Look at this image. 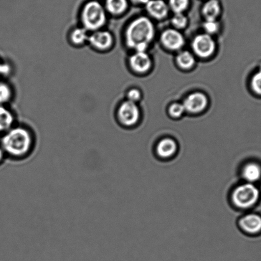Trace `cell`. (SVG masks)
Listing matches in <instances>:
<instances>
[{"mask_svg": "<svg viewBox=\"0 0 261 261\" xmlns=\"http://www.w3.org/2000/svg\"><path fill=\"white\" fill-rule=\"evenodd\" d=\"M0 146L6 156L15 161L29 158L35 148L34 134L24 126H13L5 133Z\"/></svg>", "mask_w": 261, "mask_h": 261, "instance_id": "1", "label": "cell"}, {"mask_svg": "<svg viewBox=\"0 0 261 261\" xmlns=\"http://www.w3.org/2000/svg\"><path fill=\"white\" fill-rule=\"evenodd\" d=\"M153 23L147 17H141L132 22L126 30V43L137 52H144L149 42L153 39Z\"/></svg>", "mask_w": 261, "mask_h": 261, "instance_id": "2", "label": "cell"}, {"mask_svg": "<svg viewBox=\"0 0 261 261\" xmlns=\"http://www.w3.org/2000/svg\"><path fill=\"white\" fill-rule=\"evenodd\" d=\"M81 22L88 32L102 30L107 22V14L102 5L95 1L86 4L81 14Z\"/></svg>", "mask_w": 261, "mask_h": 261, "instance_id": "3", "label": "cell"}, {"mask_svg": "<svg viewBox=\"0 0 261 261\" xmlns=\"http://www.w3.org/2000/svg\"><path fill=\"white\" fill-rule=\"evenodd\" d=\"M260 198L259 189L255 184L246 183L238 186L232 194L233 203L238 208L247 210L255 206Z\"/></svg>", "mask_w": 261, "mask_h": 261, "instance_id": "4", "label": "cell"}, {"mask_svg": "<svg viewBox=\"0 0 261 261\" xmlns=\"http://www.w3.org/2000/svg\"><path fill=\"white\" fill-rule=\"evenodd\" d=\"M119 121L125 126H132L138 122L139 110L135 102L125 101L121 103L118 110Z\"/></svg>", "mask_w": 261, "mask_h": 261, "instance_id": "5", "label": "cell"}, {"mask_svg": "<svg viewBox=\"0 0 261 261\" xmlns=\"http://www.w3.org/2000/svg\"><path fill=\"white\" fill-rule=\"evenodd\" d=\"M88 42L96 50L107 51L113 46L114 38L110 32L100 30L89 35Z\"/></svg>", "mask_w": 261, "mask_h": 261, "instance_id": "6", "label": "cell"}, {"mask_svg": "<svg viewBox=\"0 0 261 261\" xmlns=\"http://www.w3.org/2000/svg\"><path fill=\"white\" fill-rule=\"evenodd\" d=\"M192 48L199 57L206 58L214 53L215 43L209 35H199L195 38L192 42Z\"/></svg>", "mask_w": 261, "mask_h": 261, "instance_id": "7", "label": "cell"}, {"mask_svg": "<svg viewBox=\"0 0 261 261\" xmlns=\"http://www.w3.org/2000/svg\"><path fill=\"white\" fill-rule=\"evenodd\" d=\"M240 226L247 234L255 235L261 232V216L256 214L245 215L240 220Z\"/></svg>", "mask_w": 261, "mask_h": 261, "instance_id": "8", "label": "cell"}, {"mask_svg": "<svg viewBox=\"0 0 261 261\" xmlns=\"http://www.w3.org/2000/svg\"><path fill=\"white\" fill-rule=\"evenodd\" d=\"M207 100L203 93L196 92L192 93L184 101L185 110L191 113H199L206 107Z\"/></svg>", "mask_w": 261, "mask_h": 261, "instance_id": "9", "label": "cell"}, {"mask_svg": "<svg viewBox=\"0 0 261 261\" xmlns=\"http://www.w3.org/2000/svg\"><path fill=\"white\" fill-rule=\"evenodd\" d=\"M161 41L165 46L171 50L180 49L184 45L185 40L180 33L175 30H167L161 35Z\"/></svg>", "mask_w": 261, "mask_h": 261, "instance_id": "10", "label": "cell"}, {"mask_svg": "<svg viewBox=\"0 0 261 261\" xmlns=\"http://www.w3.org/2000/svg\"><path fill=\"white\" fill-rule=\"evenodd\" d=\"M242 175L247 183L255 184L261 179V166L255 162H250L243 166Z\"/></svg>", "mask_w": 261, "mask_h": 261, "instance_id": "11", "label": "cell"}, {"mask_svg": "<svg viewBox=\"0 0 261 261\" xmlns=\"http://www.w3.org/2000/svg\"><path fill=\"white\" fill-rule=\"evenodd\" d=\"M130 67L136 72L143 73L150 68L151 60L148 55L144 52H136L129 60Z\"/></svg>", "mask_w": 261, "mask_h": 261, "instance_id": "12", "label": "cell"}, {"mask_svg": "<svg viewBox=\"0 0 261 261\" xmlns=\"http://www.w3.org/2000/svg\"><path fill=\"white\" fill-rule=\"evenodd\" d=\"M177 151V144L173 139L166 138L159 142L156 146V153L162 159H169Z\"/></svg>", "mask_w": 261, "mask_h": 261, "instance_id": "13", "label": "cell"}, {"mask_svg": "<svg viewBox=\"0 0 261 261\" xmlns=\"http://www.w3.org/2000/svg\"><path fill=\"white\" fill-rule=\"evenodd\" d=\"M147 11L156 19H162L168 13V7L162 0H150L146 4Z\"/></svg>", "mask_w": 261, "mask_h": 261, "instance_id": "14", "label": "cell"}, {"mask_svg": "<svg viewBox=\"0 0 261 261\" xmlns=\"http://www.w3.org/2000/svg\"><path fill=\"white\" fill-rule=\"evenodd\" d=\"M14 123V116L11 111L0 106V133H6L13 127Z\"/></svg>", "mask_w": 261, "mask_h": 261, "instance_id": "15", "label": "cell"}, {"mask_svg": "<svg viewBox=\"0 0 261 261\" xmlns=\"http://www.w3.org/2000/svg\"><path fill=\"white\" fill-rule=\"evenodd\" d=\"M220 12V5L217 0H210L204 5L202 9V13L206 17L207 21H215Z\"/></svg>", "mask_w": 261, "mask_h": 261, "instance_id": "16", "label": "cell"}, {"mask_svg": "<svg viewBox=\"0 0 261 261\" xmlns=\"http://www.w3.org/2000/svg\"><path fill=\"white\" fill-rule=\"evenodd\" d=\"M88 31L83 27L75 28L73 29L70 34V40L73 45H83L88 42Z\"/></svg>", "mask_w": 261, "mask_h": 261, "instance_id": "17", "label": "cell"}, {"mask_svg": "<svg viewBox=\"0 0 261 261\" xmlns=\"http://www.w3.org/2000/svg\"><path fill=\"white\" fill-rule=\"evenodd\" d=\"M128 4L126 0H107L106 9L113 15H120L123 13L127 8Z\"/></svg>", "mask_w": 261, "mask_h": 261, "instance_id": "18", "label": "cell"}, {"mask_svg": "<svg viewBox=\"0 0 261 261\" xmlns=\"http://www.w3.org/2000/svg\"><path fill=\"white\" fill-rule=\"evenodd\" d=\"M177 62L181 68H189L194 65L195 60L191 53L184 51L178 55L177 57Z\"/></svg>", "mask_w": 261, "mask_h": 261, "instance_id": "19", "label": "cell"}, {"mask_svg": "<svg viewBox=\"0 0 261 261\" xmlns=\"http://www.w3.org/2000/svg\"><path fill=\"white\" fill-rule=\"evenodd\" d=\"M12 90L6 83H0V105L9 102L12 97Z\"/></svg>", "mask_w": 261, "mask_h": 261, "instance_id": "20", "label": "cell"}, {"mask_svg": "<svg viewBox=\"0 0 261 261\" xmlns=\"http://www.w3.org/2000/svg\"><path fill=\"white\" fill-rule=\"evenodd\" d=\"M251 88L256 95L261 97V70L254 73L251 79Z\"/></svg>", "mask_w": 261, "mask_h": 261, "instance_id": "21", "label": "cell"}, {"mask_svg": "<svg viewBox=\"0 0 261 261\" xmlns=\"http://www.w3.org/2000/svg\"><path fill=\"white\" fill-rule=\"evenodd\" d=\"M170 6L176 14L181 13L189 6V0H169Z\"/></svg>", "mask_w": 261, "mask_h": 261, "instance_id": "22", "label": "cell"}, {"mask_svg": "<svg viewBox=\"0 0 261 261\" xmlns=\"http://www.w3.org/2000/svg\"><path fill=\"white\" fill-rule=\"evenodd\" d=\"M185 108L181 103H176L171 106L169 108V114L172 117L178 118L184 113Z\"/></svg>", "mask_w": 261, "mask_h": 261, "instance_id": "23", "label": "cell"}, {"mask_svg": "<svg viewBox=\"0 0 261 261\" xmlns=\"http://www.w3.org/2000/svg\"><path fill=\"white\" fill-rule=\"evenodd\" d=\"M187 19L186 17L181 13H178L172 19V22L174 27L178 29H182L186 26Z\"/></svg>", "mask_w": 261, "mask_h": 261, "instance_id": "24", "label": "cell"}, {"mask_svg": "<svg viewBox=\"0 0 261 261\" xmlns=\"http://www.w3.org/2000/svg\"><path fill=\"white\" fill-rule=\"evenodd\" d=\"M205 30L208 34H214L216 32L219 28L217 22L215 21H206L204 24Z\"/></svg>", "mask_w": 261, "mask_h": 261, "instance_id": "25", "label": "cell"}, {"mask_svg": "<svg viewBox=\"0 0 261 261\" xmlns=\"http://www.w3.org/2000/svg\"><path fill=\"white\" fill-rule=\"evenodd\" d=\"M128 100L136 102L141 97L140 92L137 89H133L129 91L127 94Z\"/></svg>", "mask_w": 261, "mask_h": 261, "instance_id": "26", "label": "cell"}, {"mask_svg": "<svg viewBox=\"0 0 261 261\" xmlns=\"http://www.w3.org/2000/svg\"><path fill=\"white\" fill-rule=\"evenodd\" d=\"M11 72V66L7 63H0V75H8Z\"/></svg>", "mask_w": 261, "mask_h": 261, "instance_id": "27", "label": "cell"}, {"mask_svg": "<svg viewBox=\"0 0 261 261\" xmlns=\"http://www.w3.org/2000/svg\"><path fill=\"white\" fill-rule=\"evenodd\" d=\"M6 156V153H5L3 148H2V146H0V164H1L2 162H3L5 157Z\"/></svg>", "mask_w": 261, "mask_h": 261, "instance_id": "28", "label": "cell"}, {"mask_svg": "<svg viewBox=\"0 0 261 261\" xmlns=\"http://www.w3.org/2000/svg\"><path fill=\"white\" fill-rule=\"evenodd\" d=\"M135 3L138 4H146L149 1V0H133Z\"/></svg>", "mask_w": 261, "mask_h": 261, "instance_id": "29", "label": "cell"}]
</instances>
